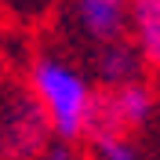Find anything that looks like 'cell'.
I'll use <instances>...</instances> for the list:
<instances>
[{"label":"cell","instance_id":"obj_8","mask_svg":"<svg viewBox=\"0 0 160 160\" xmlns=\"http://www.w3.org/2000/svg\"><path fill=\"white\" fill-rule=\"evenodd\" d=\"M44 160H77V157H73V149L66 146V142H62V146H51V149H48V157H44Z\"/></svg>","mask_w":160,"mask_h":160},{"label":"cell","instance_id":"obj_4","mask_svg":"<svg viewBox=\"0 0 160 160\" xmlns=\"http://www.w3.org/2000/svg\"><path fill=\"white\" fill-rule=\"evenodd\" d=\"M80 22L98 44L124 40V4H106V0H80Z\"/></svg>","mask_w":160,"mask_h":160},{"label":"cell","instance_id":"obj_7","mask_svg":"<svg viewBox=\"0 0 160 160\" xmlns=\"http://www.w3.org/2000/svg\"><path fill=\"white\" fill-rule=\"evenodd\" d=\"M91 146H95L98 160H142L138 149L131 146L128 135H117V138H98V142H91Z\"/></svg>","mask_w":160,"mask_h":160},{"label":"cell","instance_id":"obj_3","mask_svg":"<svg viewBox=\"0 0 160 160\" xmlns=\"http://www.w3.org/2000/svg\"><path fill=\"white\" fill-rule=\"evenodd\" d=\"M142 51L128 40H109V44H102L98 55H95V69H98V80L106 88H124L131 80H138L142 73Z\"/></svg>","mask_w":160,"mask_h":160},{"label":"cell","instance_id":"obj_1","mask_svg":"<svg viewBox=\"0 0 160 160\" xmlns=\"http://www.w3.org/2000/svg\"><path fill=\"white\" fill-rule=\"evenodd\" d=\"M29 84H33L37 102L48 113L51 128H55V138H62V142L84 138L91 95H95L88 88V80L58 58H37L33 73H29Z\"/></svg>","mask_w":160,"mask_h":160},{"label":"cell","instance_id":"obj_6","mask_svg":"<svg viewBox=\"0 0 160 160\" xmlns=\"http://www.w3.org/2000/svg\"><path fill=\"white\" fill-rule=\"evenodd\" d=\"M113 98H117V109H120V120H124V128L135 131V128H146V120L153 117V91L149 84H142V80H131L124 88H109Z\"/></svg>","mask_w":160,"mask_h":160},{"label":"cell","instance_id":"obj_2","mask_svg":"<svg viewBox=\"0 0 160 160\" xmlns=\"http://www.w3.org/2000/svg\"><path fill=\"white\" fill-rule=\"evenodd\" d=\"M51 135L55 128L33 91H0V160L48 157Z\"/></svg>","mask_w":160,"mask_h":160},{"label":"cell","instance_id":"obj_9","mask_svg":"<svg viewBox=\"0 0 160 160\" xmlns=\"http://www.w3.org/2000/svg\"><path fill=\"white\" fill-rule=\"evenodd\" d=\"M106 4H128V0H106Z\"/></svg>","mask_w":160,"mask_h":160},{"label":"cell","instance_id":"obj_5","mask_svg":"<svg viewBox=\"0 0 160 160\" xmlns=\"http://www.w3.org/2000/svg\"><path fill=\"white\" fill-rule=\"evenodd\" d=\"M131 18L146 66L160 69V0H131Z\"/></svg>","mask_w":160,"mask_h":160}]
</instances>
